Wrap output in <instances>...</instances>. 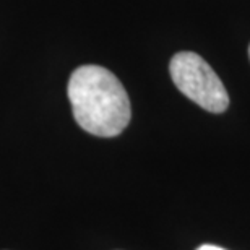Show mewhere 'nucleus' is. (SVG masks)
Instances as JSON below:
<instances>
[{
  "mask_svg": "<svg viewBox=\"0 0 250 250\" xmlns=\"http://www.w3.org/2000/svg\"><path fill=\"white\" fill-rule=\"evenodd\" d=\"M68 99L77 124L96 137L121 135L132 117L124 84L99 65H83L75 70L68 80Z\"/></svg>",
  "mask_w": 250,
  "mask_h": 250,
  "instance_id": "f257e3e1",
  "label": "nucleus"
},
{
  "mask_svg": "<svg viewBox=\"0 0 250 250\" xmlns=\"http://www.w3.org/2000/svg\"><path fill=\"white\" fill-rule=\"evenodd\" d=\"M169 73L182 94L205 111L219 114L229 106V96L214 70L195 52H177L169 63Z\"/></svg>",
  "mask_w": 250,
  "mask_h": 250,
  "instance_id": "f03ea898",
  "label": "nucleus"
},
{
  "mask_svg": "<svg viewBox=\"0 0 250 250\" xmlns=\"http://www.w3.org/2000/svg\"><path fill=\"white\" fill-rule=\"evenodd\" d=\"M197 250H226V249H221V247H218V246H209V244H207V246L198 247Z\"/></svg>",
  "mask_w": 250,
  "mask_h": 250,
  "instance_id": "7ed1b4c3",
  "label": "nucleus"
},
{
  "mask_svg": "<svg viewBox=\"0 0 250 250\" xmlns=\"http://www.w3.org/2000/svg\"><path fill=\"white\" fill-rule=\"evenodd\" d=\"M249 57H250V47H249Z\"/></svg>",
  "mask_w": 250,
  "mask_h": 250,
  "instance_id": "20e7f679",
  "label": "nucleus"
}]
</instances>
